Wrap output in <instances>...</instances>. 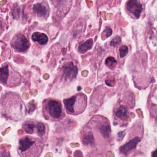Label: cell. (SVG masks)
Returning a JSON list of instances; mask_svg holds the SVG:
<instances>
[{
	"mask_svg": "<svg viewBox=\"0 0 157 157\" xmlns=\"http://www.w3.org/2000/svg\"><path fill=\"white\" fill-rule=\"evenodd\" d=\"M80 138L88 153L95 156L103 155L109 150L113 141L109 119L101 115L94 116L81 129Z\"/></svg>",
	"mask_w": 157,
	"mask_h": 157,
	"instance_id": "6da1fadb",
	"label": "cell"
},
{
	"mask_svg": "<svg viewBox=\"0 0 157 157\" xmlns=\"http://www.w3.org/2000/svg\"><path fill=\"white\" fill-rule=\"evenodd\" d=\"M0 113L7 120L18 122L26 116V106L18 94L6 93L0 99Z\"/></svg>",
	"mask_w": 157,
	"mask_h": 157,
	"instance_id": "7a4b0ae2",
	"label": "cell"
},
{
	"mask_svg": "<svg viewBox=\"0 0 157 157\" xmlns=\"http://www.w3.org/2000/svg\"><path fill=\"white\" fill-rule=\"evenodd\" d=\"M44 146L38 137L26 135L19 139L17 151L21 157H40Z\"/></svg>",
	"mask_w": 157,
	"mask_h": 157,
	"instance_id": "3957f363",
	"label": "cell"
},
{
	"mask_svg": "<svg viewBox=\"0 0 157 157\" xmlns=\"http://www.w3.org/2000/svg\"><path fill=\"white\" fill-rule=\"evenodd\" d=\"M144 132L143 122L141 120H138L130 128L124 143L119 147V154L125 157H128L143 139Z\"/></svg>",
	"mask_w": 157,
	"mask_h": 157,
	"instance_id": "277c9868",
	"label": "cell"
},
{
	"mask_svg": "<svg viewBox=\"0 0 157 157\" xmlns=\"http://www.w3.org/2000/svg\"><path fill=\"white\" fill-rule=\"evenodd\" d=\"M42 114L46 120L52 122L61 121L66 115L61 101L52 98H47L43 101Z\"/></svg>",
	"mask_w": 157,
	"mask_h": 157,
	"instance_id": "5b68a950",
	"label": "cell"
},
{
	"mask_svg": "<svg viewBox=\"0 0 157 157\" xmlns=\"http://www.w3.org/2000/svg\"><path fill=\"white\" fill-rule=\"evenodd\" d=\"M63 102L67 113L71 115L78 116L86 110L88 98L86 94L80 92L69 98L64 99Z\"/></svg>",
	"mask_w": 157,
	"mask_h": 157,
	"instance_id": "8992f818",
	"label": "cell"
},
{
	"mask_svg": "<svg viewBox=\"0 0 157 157\" xmlns=\"http://www.w3.org/2000/svg\"><path fill=\"white\" fill-rule=\"evenodd\" d=\"M22 76L15 70L10 62H5L0 67V83L9 88L19 86L21 83Z\"/></svg>",
	"mask_w": 157,
	"mask_h": 157,
	"instance_id": "52a82bcc",
	"label": "cell"
},
{
	"mask_svg": "<svg viewBox=\"0 0 157 157\" xmlns=\"http://www.w3.org/2000/svg\"><path fill=\"white\" fill-rule=\"evenodd\" d=\"M133 107L126 101H117L113 110V119L115 125L124 126L130 121V113Z\"/></svg>",
	"mask_w": 157,
	"mask_h": 157,
	"instance_id": "ba28073f",
	"label": "cell"
},
{
	"mask_svg": "<svg viewBox=\"0 0 157 157\" xmlns=\"http://www.w3.org/2000/svg\"><path fill=\"white\" fill-rule=\"evenodd\" d=\"M22 127L26 134L36 135L44 142L46 141L49 128L45 123L34 119H27L23 123Z\"/></svg>",
	"mask_w": 157,
	"mask_h": 157,
	"instance_id": "9c48e42d",
	"label": "cell"
},
{
	"mask_svg": "<svg viewBox=\"0 0 157 157\" xmlns=\"http://www.w3.org/2000/svg\"><path fill=\"white\" fill-rule=\"evenodd\" d=\"M10 44L15 52L25 53L29 49L31 44L24 35L18 33L12 38Z\"/></svg>",
	"mask_w": 157,
	"mask_h": 157,
	"instance_id": "30bf717a",
	"label": "cell"
},
{
	"mask_svg": "<svg viewBox=\"0 0 157 157\" xmlns=\"http://www.w3.org/2000/svg\"><path fill=\"white\" fill-rule=\"evenodd\" d=\"M125 9L128 14L135 19L140 18L143 10V4L137 0H130L127 2Z\"/></svg>",
	"mask_w": 157,
	"mask_h": 157,
	"instance_id": "8fae6325",
	"label": "cell"
},
{
	"mask_svg": "<svg viewBox=\"0 0 157 157\" xmlns=\"http://www.w3.org/2000/svg\"><path fill=\"white\" fill-rule=\"evenodd\" d=\"M33 13L38 18L45 19L48 17L50 9L46 2H38L33 5Z\"/></svg>",
	"mask_w": 157,
	"mask_h": 157,
	"instance_id": "7c38bea8",
	"label": "cell"
},
{
	"mask_svg": "<svg viewBox=\"0 0 157 157\" xmlns=\"http://www.w3.org/2000/svg\"><path fill=\"white\" fill-rule=\"evenodd\" d=\"M62 72L64 79L71 81L77 77L78 69L72 62H69L63 66Z\"/></svg>",
	"mask_w": 157,
	"mask_h": 157,
	"instance_id": "4fadbf2b",
	"label": "cell"
},
{
	"mask_svg": "<svg viewBox=\"0 0 157 157\" xmlns=\"http://www.w3.org/2000/svg\"><path fill=\"white\" fill-rule=\"evenodd\" d=\"M32 39L34 42H37L41 45L46 44L48 42V37L46 34L40 32H35L32 36Z\"/></svg>",
	"mask_w": 157,
	"mask_h": 157,
	"instance_id": "5bb4252c",
	"label": "cell"
},
{
	"mask_svg": "<svg viewBox=\"0 0 157 157\" xmlns=\"http://www.w3.org/2000/svg\"><path fill=\"white\" fill-rule=\"evenodd\" d=\"M93 45L92 39H90L79 46L78 50L81 54H85L88 50L91 49Z\"/></svg>",
	"mask_w": 157,
	"mask_h": 157,
	"instance_id": "9a60e30c",
	"label": "cell"
},
{
	"mask_svg": "<svg viewBox=\"0 0 157 157\" xmlns=\"http://www.w3.org/2000/svg\"><path fill=\"white\" fill-rule=\"evenodd\" d=\"M105 64L110 69H114L117 65V62L114 58L109 57L105 60Z\"/></svg>",
	"mask_w": 157,
	"mask_h": 157,
	"instance_id": "2e32d148",
	"label": "cell"
},
{
	"mask_svg": "<svg viewBox=\"0 0 157 157\" xmlns=\"http://www.w3.org/2000/svg\"><path fill=\"white\" fill-rule=\"evenodd\" d=\"M119 56L121 58L125 57L128 54V49L127 46L122 45L119 48Z\"/></svg>",
	"mask_w": 157,
	"mask_h": 157,
	"instance_id": "e0dca14e",
	"label": "cell"
},
{
	"mask_svg": "<svg viewBox=\"0 0 157 157\" xmlns=\"http://www.w3.org/2000/svg\"><path fill=\"white\" fill-rule=\"evenodd\" d=\"M121 43V38L120 36H116L112 39L110 43V45L112 46L116 47L120 45Z\"/></svg>",
	"mask_w": 157,
	"mask_h": 157,
	"instance_id": "ac0fdd59",
	"label": "cell"
},
{
	"mask_svg": "<svg viewBox=\"0 0 157 157\" xmlns=\"http://www.w3.org/2000/svg\"><path fill=\"white\" fill-rule=\"evenodd\" d=\"M103 36H105L106 38L109 37V36H111L112 34V29H110L108 27H106L105 29L104 32L102 33Z\"/></svg>",
	"mask_w": 157,
	"mask_h": 157,
	"instance_id": "d6986e66",
	"label": "cell"
}]
</instances>
